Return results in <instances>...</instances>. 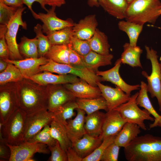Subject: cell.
Wrapping results in <instances>:
<instances>
[{
    "label": "cell",
    "instance_id": "obj_30",
    "mask_svg": "<svg viewBox=\"0 0 161 161\" xmlns=\"http://www.w3.org/2000/svg\"><path fill=\"white\" fill-rule=\"evenodd\" d=\"M113 58L112 54L102 55L92 50L83 56L88 68L95 73L99 67L111 65Z\"/></svg>",
    "mask_w": 161,
    "mask_h": 161
},
{
    "label": "cell",
    "instance_id": "obj_24",
    "mask_svg": "<svg viewBox=\"0 0 161 161\" xmlns=\"http://www.w3.org/2000/svg\"><path fill=\"white\" fill-rule=\"evenodd\" d=\"M140 127L137 124L126 122L116 135L114 143L120 147H127L141 132Z\"/></svg>",
    "mask_w": 161,
    "mask_h": 161
},
{
    "label": "cell",
    "instance_id": "obj_33",
    "mask_svg": "<svg viewBox=\"0 0 161 161\" xmlns=\"http://www.w3.org/2000/svg\"><path fill=\"white\" fill-rule=\"evenodd\" d=\"M78 108V106L76 101L69 102L53 112L54 120L66 126L67 121L75 115L74 110Z\"/></svg>",
    "mask_w": 161,
    "mask_h": 161
},
{
    "label": "cell",
    "instance_id": "obj_26",
    "mask_svg": "<svg viewBox=\"0 0 161 161\" xmlns=\"http://www.w3.org/2000/svg\"><path fill=\"white\" fill-rule=\"evenodd\" d=\"M123 51L120 58L122 64H127L131 67L142 68L140 57L143 50L139 46H132L129 43L123 45Z\"/></svg>",
    "mask_w": 161,
    "mask_h": 161
},
{
    "label": "cell",
    "instance_id": "obj_32",
    "mask_svg": "<svg viewBox=\"0 0 161 161\" xmlns=\"http://www.w3.org/2000/svg\"><path fill=\"white\" fill-rule=\"evenodd\" d=\"M119 29L127 35L129 43L132 46L137 45L139 35L142 31L143 25L127 20H121L118 24Z\"/></svg>",
    "mask_w": 161,
    "mask_h": 161
},
{
    "label": "cell",
    "instance_id": "obj_20",
    "mask_svg": "<svg viewBox=\"0 0 161 161\" xmlns=\"http://www.w3.org/2000/svg\"><path fill=\"white\" fill-rule=\"evenodd\" d=\"M77 98H94L102 96L97 86H92L81 79L78 82L63 84Z\"/></svg>",
    "mask_w": 161,
    "mask_h": 161
},
{
    "label": "cell",
    "instance_id": "obj_43",
    "mask_svg": "<svg viewBox=\"0 0 161 161\" xmlns=\"http://www.w3.org/2000/svg\"><path fill=\"white\" fill-rule=\"evenodd\" d=\"M48 147L51 152V155L48 161H68L66 152L61 147L58 141H57L54 146Z\"/></svg>",
    "mask_w": 161,
    "mask_h": 161
},
{
    "label": "cell",
    "instance_id": "obj_18",
    "mask_svg": "<svg viewBox=\"0 0 161 161\" xmlns=\"http://www.w3.org/2000/svg\"><path fill=\"white\" fill-rule=\"evenodd\" d=\"M98 25L96 15H89L74 23L72 27L73 36L78 38L89 40L95 34Z\"/></svg>",
    "mask_w": 161,
    "mask_h": 161
},
{
    "label": "cell",
    "instance_id": "obj_12",
    "mask_svg": "<svg viewBox=\"0 0 161 161\" xmlns=\"http://www.w3.org/2000/svg\"><path fill=\"white\" fill-rule=\"evenodd\" d=\"M55 7H52L47 13L37 14L34 11L31 13L35 18L39 19L43 22L42 31L47 35L67 27H72L75 23L70 18L64 20L57 17L55 12Z\"/></svg>",
    "mask_w": 161,
    "mask_h": 161
},
{
    "label": "cell",
    "instance_id": "obj_41",
    "mask_svg": "<svg viewBox=\"0 0 161 161\" xmlns=\"http://www.w3.org/2000/svg\"><path fill=\"white\" fill-rule=\"evenodd\" d=\"M68 45L79 55L84 56L91 51L88 40H83L73 36Z\"/></svg>",
    "mask_w": 161,
    "mask_h": 161
},
{
    "label": "cell",
    "instance_id": "obj_46",
    "mask_svg": "<svg viewBox=\"0 0 161 161\" xmlns=\"http://www.w3.org/2000/svg\"><path fill=\"white\" fill-rule=\"evenodd\" d=\"M69 65L76 68H88L84 61L83 56L78 54L69 47Z\"/></svg>",
    "mask_w": 161,
    "mask_h": 161
},
{
    "label": "cell",
    "instance_id": "obj_13",
    "mask_svg": "<svg viewBox=\"0 0 161 161\" xmlns=\"http://www.w3.org/2000/svg\"><path fill=\"white\" fill-rule=\"evenodd\" d=\"M47 110L53 112L65 104L75 100L76 98L63 84L47 85Z\"/></svg>",
    "mask_w": 161,
    "mask_h": 161
},
{
    "label": "cell",
    "instance_id": "obj_48",
    "mask_svg": "<svg viewBox=\"0 0 161 161\" xmlns=\"http://www.w3.org/2000/svg\"><path fill=\"white\" fill-rule=\"evenodd\" d=\"M66 151L68 161H82L83 158L79 155L72 146L68 148Z\"/></svg>",
    "mask_w": 161,
    "mask_h": 161
},
{
    "label": "cell",
    "instance_id": "obj_31",
    "mask_svg": "<svg viewBox=\"0 0 161 161\" xmlns=\"http://www.w3.org/2000/svg\"><path fill=\"white\" fill-rule=\"evenodd\" d=\"M50 132L52 137L59 143L61 147L65 151L72 146L66 126L53 120L50 124Z\"/></svg>",
    "mask_w": 161,
    "mask_h": 161
},
{
    "label": "cell",
    "instance_id": "obj_4",
    "mask_svg": "<svg viewBox=\"0 0 161 161\" xmlns=\"http://www.w3.org/2000/svg\"><path fill=\"white\" fill-rule=\"evenodd\" d=\"M26 115L19 108L4 124L0 122V134L6 143L16 145L24 142Z\"/></svg>",
    "mask_w": 161,
    "mask_h": 161
},
{
    "label": "cell",
    "instance_id": "obj_9",
    "mask_svg": "<svg viewBox=\"0 0 161 161\" xmlns=\"http://www.w3.org/2000/svg\"><path fill=\"white\" fill-rule=\"evenodd\" d=\"M19 108L15 83L0 85V122L4 124L15 112Z\"/></svg>",
    "mask_w": 161,
    "mask_h": 161
},
{
    "label": "cell",
    "instance_id": "obj_3",
    "mask_svg": "<svg viewBox=\"0 0 161 161\" xmlns=\"http://www.w3.org/2000/svg\"><path fill=\"white\" fill-rule=\"evenodd\" d=\"M161 9L160 0H133L129 4L125 19L141 25L154 24L161 15Z\"/></svg>",
    "mask_w": 161,
    "mask_h": 161
},
{
    "label": "cell",
    "instance_id": "obj_47",
    "mask_svg": "<svg viewBox=\"0 0 161 161\" xmlns=\"http://www.w3.org/2000/svg\"><path fill=\"white\" fill-rule=\"evenodd\" d=\"M10 151L4 141H0V157L3 159L9 160L10 156Z\"/></svg>",
    "mask_w": 161,
    "mask_h": 161
},
{
    "label": "cell",
    "instance_id": "obj_38",
    "mask_svg": "<svg viewBox=\"0 0 161 161\" xmlns=\"http://www.w3.org/2000/svg\"><path fill=\"white\" fill-rule=\"evenodd\" d=\"M38 41V49L39 57H44L51 46L47 35H45L42 31V25L38 24L34 28Z\"/></svg>",
    "mask_w": 161,
    "mask_h": 161
},
{
    "label": "cell",
    "instance_id": "obj_42",
    "mask_svg": "<svg viewBox=\"0 0 161 161\" xmlns=\"http://www.w3.org/2000/svg\"><path fill=\"white\" fill-rule=\"evenodd\" d=\"M18 8L7 5L0 1V25L7 26Z\"/></svg>",
    "mask_w": 161,
    "mask_h": 161
},
{
    "label": "cell",
    "instance_id": "obj_2",
    "mask_svg": "<svg viewBox=\"0 0 161 161\" xmlns=\"http://www.w3.org/2000/svg\"><path fill=\"white\" fill-rule=\"evenodd\" d=\"M128 161H161V137L147 134L138 136L124 148Z\"/></svg>",
    "mask_w": 161,
    "mask_h": 161
},
{
    "label": "cell",
    "instance_id": "obj_19",
    "mask_svg": "<svg viewBox=\"0 0 161 161\" xmlns=\"http://www.w3.org/2000/svg\"><path fill=\"white\" fill-rule=\"evenodd\" d=\"M30 79L41 85L49 84H64L73 83L80 81L81 79L72 74L56 75L48 71L36 74Z\"/></svg>",
    "mask_w": 161,
    "mask_h": 161
},
{
    "label": "cell",
    "instance_id": "obj_10",
    "mask_svg": "<svg viewBox=\"0 0 161 161\" xmlns=\"http://www.w3.org/2000/svg\"><path fill=\"white\" fill-rule=\"evenodd\" d=\"M10 151L9 161H34V155L37 153L48 154L50 152L48 146L42 143L24 142L15 145L6 143Z\"/></svg>",
    "mask_w": 161,
    "mask_h": 161
},
{
    "label": "cell",
    "instance_id": "obj_5",
    "mask_svg": "<svg viewBox=\"0 0 161 161\" xmlns=\"http://www.w3.org/2000/svg\"><path fill=\"white\" fill-rule=\"evenodd\" d=\"M146 58L149 60L151 65V72L148 75L145 71L142 74L147 80V91L151 98H156L159 106V110L161 112V69L157 52L152 48L145 45Z\"/></svg>",
    "mask_w": 161,
    "mask_h": 161
},
{
    "label": "cell",
    "instance_id": "obj_21",
    "mask_svg": "<svg viewBox=\"0 0 161 161\" xmlns=\"http://www.w3.org/2000/svg\"><path fill=\"white\" fill-rule=\"evenodd\" d=\"M103 140L100 135L94 137L86 133L81 138L71 141L72 147L83 158L91 154L99 146Z\"/></svg>",
    "mask_w": 161,
    "mask_h": 161
},
{
    "label": "cell",
    "instance_id": "obj_29",
    "mask_svg": "<svg viewBox=\"0 0 161 161\" xmlns=\"http://www.w3.org/2000/svg\"><path fill=\"white\" fill-rule=\"evenodd\" d=\"M92 51L104 55L110 54V46L107 36L97 29L92 37L88 40Z\"/></svg>",
    "mask_w": 161,
    "mask_h": 161
},
{
    "label": "cell",
    "instance_id": "obj_23",
    "mask_svg": "<svg viewBox=\"0 0 161 161\" xmlns=\"http://www.w3.org/2000/svg\"><path fill=\"white\" fill-rule=\"evenodd\" d=\"M140 85V90L136 99L137 104L139 106L146 109L154 117V122L150 124V129L157 126L161 127V115L156 111L149 99L147 84L141 81Z\"/></svg>",
    "mask_w": 161,
    "mask_h": 161
},
{
    "label": "cell",
    "instance_id": "obj_53",
    "mask_svg": "<svg viewBox=\"0 0 161 161\" xmlns=\"http://www.w3.org/2000/svg\"><path fill=\"white\" fill-rule=\"evenodd\" d=\"M87 4L89 6L91 7H97L99 6L98 0H88Z\"/></svg>",
    "mask_w": 161,
    "mask_h": 161
},
{
    "label": "cell",
    "instance_id": "obj_17",
    "mask_svg": "<svg viewBox=\"0 0 161 161\" xmlns=\"http://www.w3.org/2000/svg\"><path fill=\"white\" fill-rule=\"evenodd\" d=\"M126 122L117 111H108L105 113L102 131L100 135L103 139L109 136L117 135Z\"/></svg>",
    "mask_w": 161,
    "mask_h": 161
},
{
    "label": "cell",
    "instance_id": "obj_39",
    "mask_svg": "<svg viewBox=\"0 0 161 161\" xmlns=\"http://www.w3.org/2000/svg\"><path fill=\"white\" fill-rule=\"evenodd\" d=\"M27 142L30 143H44L49 147L55 145L57 140L52 136L50 132V126L47 125Z\"/></svg>",
    "mask_w": 161,
    "mask_h": 161
},
{
    "label": "cell",
    "instance_id": "obj_14",
    "mask_svg": "<svg viewBox=\"0 0 161 161\" xmlns=\"http://www.w3.org/2000/svg\"><path fill=\"white\" fill-rule=\"evenodd\" d=\"M121 64L120 58H119L117 60L112 68L104 71L98 70L96 73L97 75L101 77L102 81L110 82L120 88L128 95H131L132 91L140 89V85H129L123 79L119 73V69Z\"/></svg>",
    "mask_w": 161,
    "mask_h": 161
},
{
    "label": "cell",
    "instance_id": "obj_36",
    "mask_svg": "<svg viewBox=\"0 0 161 161\" xmlns=\"http://www.w3.org/2000/svg\"><path fill=\"white\" fill-rule=\"evenodd\" d=\"M72 27H67L47 35L51 45L69 44L73 36Z\"/></svg>",
    "mask_w": 161,
    "mask_h": 161
},
{
    "label": "cell",
    "instance_id": "obj_51",
    "mask_svg": "<svg viewBox=\"0 0 161 161\" xmlns=\"http://www.w3.org/2000/svg\"><path fill=\"white\" fill-rule=\"evenodd\" d=\"M46 5L52 7H60L66 3L65 0H45Z\"/></svg>",
    "mask_w": 161,
    "mask_h": 161
},
{
    "label": "cell",
    "instance_id": "obj_40",
    "mask_svg": "<svg viewBox=\"0 0 161 161\" xmlns=\"http://www.w3.org/2000/svg\"><path fill=\"white\" fill-rule=\"evenodd\" d=\"M116 135L109 136L103 139L100 145L91 154L83 158L82 161H99L107 147L114 142Z\"/></svg>",
    "mask_w": 161,
    "mask_h": 161
},
{
    "label": "cell",
    "instance_id": "obj_28",
    "mask_svg": "<svg viewBox=\"0 0 161 161\" xmlns=\"http://www.w3.org/2000/svg\"><path fill=\"white\" fill-rule=\"evenodd\" d=\"M76 101L78 108L83 110L87 115L100 110L108 111L106 102L102 96L94 98H77Z\"/></svg>",
    "mask_w": 161,
    "mask_h": 161
},
{
    "label": "cell",
    "instance_id": "obj_22",
    "mask_svg": "<svg viewBox=\"0 0 161 161\" xmlns=\"http://www.w3.org/2000/svg\"><path fill=\"white\" fill-rule=\"evenodd\" d=\"M77 114L73 119L67 121L66 126L68 137L71 141L80 139L86 133L84 125L85 112L83 110L78 108Z\"/></svg>",
    "mask_w": 161,
    "mask_h": 161
},
{
    "label": "cell",
    "instance_id": "obj_15",
    "mask_svg": "<svg viewBox=\"0 0 161 161\" xmlns=\"http://www.w3.org/2000/svg\"><path fill=\"white\" fill-rule=\"evenodd\" d=\"M97 84L101 91L102 96L106 102L108 111L114 109L127 102L130 97L131 95L125 93L118 86L112 87L104 85L99 81Z\"/></svg>",
    "mask_w": 161,
    "mask_h": 161
},
{
    "label": "cell",
    "instance_id": "obj_57",
    "mask_svg": "<svg viewBox=\"0 0 161 161\" xmlns=\"http://www.w3.org/2000/svg\"></svg>",
    "mask_w": 161,
    "mask_h": 161
},
{
    "label": "cell",
    "instance_id": "obj_25",
    "mask_svg": "<svg viewBox=\"0 0 161 161\" xmlns=\"http://www.w3.org/2000/svg\"><path fill=\"white\" fill-rule=\"evenodd\" d=\"M100 6L109 14L120 20L125 19L129 3L126 0H98Z\"/></svg>",
    "mask_w": 161,
    "mask_h": 161
},
{
    "label": "cell",
    "instance_id": "obj_34",
    "mask_svg": "<svg viewBox=\"0 0 161 161\" xmlns=\"http://www.w3.org/2000/svg\"><path fill=\"white\" fill-rule=\"evenodd\" d=\"M38 43L36 37L32 39H29L25 36L21 38V41L18 44V47L22 56L25 58L39 57Z\"/></svg>",
    "mask_w": 161,
    "mask_h": 161
},
{
    "label": "cell",
    "instance_id": "obj_50",
    "mask_svg": "<svg viewBox=\"0 0 161 161\" xmlns=\"http://www.w3.org/2000/svg\"><path fill=\"white\" fill-rule=\"evenodd\" d=\"M0 1L10 6L18 8L23 7L22 0H0Z\"/></svg>",
    "mask_w": 161,
    "mask_h": 161
},
{
    "label": "cell",
    "instance_id": "obj_56",
    "mask_svg": "<svg viewBox=\"0 0 161 161\" xmlns=\"http://www.w3.org/2000/svg\"><path fill=\"white\" fill-rule=\"evenodd\" d=\"M160 14L161 15V9L160 11Z\"/></svg>",
    "mask_w": 161,
    "mask_h": 161
},
{
    "label": "cell",
    "instance_id": "obj_1",
    "mask_svg": "<svg viewBox=\"0 0 161 161\" xmlns=\"http://www.w3.org/2000/svg\"><path fill=\"white\" fill-rule=\"evenodd\" d=\"M15 85L19 108L27 114L47 110V85H41L24 78L15 83Z\"/></svg>",
    "mask_w": 161,
    "mask_h": 161
},
{
    "label": "cell",
    "instance_id": "obj_27",
    "mask_svg": "<svg viewBox=\"0 0 161 161\" xmlns=\"http://www.w3.org/2000/svg\"><path fill=\"white\" fill-rule=\"evenodd\" d=\"M105 113L99 111L87 115L85 117L84 127L88 134L98 137L101 133Z\"/></svg>",
    "mask_w": 161,
    "mask_h": 161
},
{
    "label": "cell",
    "instance_id": "obj_11",
    "mask_svg": "<svg viewBox=\"0 0 161 161\" xmlns=\"http://www.w3.org/2000/svg\"><path fill=\"white\" fill-rule=\"evenodd\" d=\"M54 120L52 112L43 110L27 114L24 131V141L27 142Z\"/></svg>",
    "mask_w": 161,
    "mask_h": 161
},
{
    "label": "cell",
    "instance_id": "obj_55",
    "mask_svg": "<svg viewBox=\"0 0 161 161\" xmlns=\"http://www.w3.org/2000/svg\"><path fill=\"white\" fill-rule=\"evenodd\" d=\"M129 3H130L133 0H126Z\"/></svg>",
    "mask_w": 161,
    "mask_h": 161
},
{
    "label": "cell",
    "instance_id": "obj_45",
    "mask_svg": "<svg viewBox=\"0 0 161 161\" xmlns=\"http://www.w3.org/2000/svg\"><path fill=\"white\" fill-rule=\"evenodd\" d=\"M7 26H0V57L3 59H9V53L5 39Z\"/></svg>",
    "mask_w": 161,
    "mask_h": 161
},
{
    "label": "cell",
    "instance_id": "obj_7",
    "mask_svg": "<svg viewBox=\"0 0 161 161\" xmlns=\"http://www.w3.org/2000/svg\"><path fill=\"white\" fill-rule=\"evenodd\" d=\"M139 92L131 96L129 100L114 110L118 111L123 118L126 122L137 125L141 129L146 130L147 127L144 123L145 120L154 121V118L145 109H141L138 106L136 99Z\"/></svg>",
    "mask_w": 161,
    "mask_h": 161
},
{
    "label": "cell",
    "instance_id": "obj_37",
    "mask_svg": "<svg viewBox=\"0 0 161 161\" xmlns=\"http://www.w3.org/2000/svg\"><path fill=\"white\" fill-rule=\"evenodd\" d=\"M24 78L20 71L13 64L8 63L6 68L0 73V84L16 83Z\"/></svg>",
    "mask_w": 161,
    "mask_h": 161
},
{
    "label": "cell",
    "instance_id": "obj_16",
    "mask_svg": "<svg viewBox=\"0 0 161 161\" xmlns=\"http://www.w3.org/2000/svg\"><path fill=\"white\" fill-rule=\"evenodd\" d=\"M5 61L14 65L20 71L23 77L29 78L41 72L40 67L46 64L49 59L45 57L35 58H26L20 60L3 59Z\"/></svg>",
    "mask_w": 161,
    "mask_h": 161
},
{
    "label": "cell",
    "instance_id": "obj_49",
    "mask_svg": "<svg viewBox=\"0 0 161 161\" xmlns=\"http://www.w3.org/2000/svg\"><path fill=\"white\" fill-rule=\"evenodd\" d=\"M23 4H25L32 13L34 11L33 10L32 6L33 4L35 2L39 3L41 7L47 12L48 10L46 8L45 6V0H22Z\"/></svg>",
    "mask_w": 161,
    "mask_h": 161
},
{
    "label": "cell",
    "instance_id": "obj_6",
    "mask_svg": "<svg viewBox=\"0 0 161 161\" xmlns=\"http://www.w3.org/2000/svg\"><path fill=\"white\" fill-rule=\"evenodd\" d=\"M40 70L60 75L72 74L76 75L90 85L97 86V83L102 81L101 77L88 68L79 69L69 64L59 63L51 59L46 64L41 66Z\"/></svg>",
    "mask_w": 161,
    "mask_h": 161
},
{
    "label": "cell",
    "instance_id": "obj_52",
    "mask_svg": "<svg viewBox=\"0 0 161 161\" xmlns=\"http://www.w3.org/2000/svg\"><path fill=\"white\" fill-rule=\"evenodd\" d=\"M8 63L5 61L3 59H0V72L3 71L7 67Z\"/></svg>",
    "mask_w": 161,
    "mask_h": 161
},
{
    "label": "cell",
    "instance_id": "obj_8",
    "mask_svg": "<svg viewBox=\"0 0 161 161\" xmlns=\"http://www.w3.org/2000/svg\"><path fill=\"white\" fill-rule=\"evenodd\" d=\"M25 9L26 7L18 8L7 26L5 39L11 60L23 59L20 53L16 38L20 26H21L24 29H27V24L25 21H23L22 18V13Z\"/></svg>",
    "mask_w": 161,
    "mask_h": 161
},
{
    "label": "cell",
    "instance_id": "obj_44",
    "mask_svg": "<svg viewBox=\"0 0 161 161\" xmlns=\"http://www.w3.org/2000/svg\"><path fill=\"white\" fill-rule=\"evenodd\" d=\"M120 148L114 142L113 143L106 148L100 161H117Z\"/></svg>",
    "mask_w": 161,
    "mask_h": 161
},
{
    "label": "cell",
    "instance_id": "obj_54",
    "mask_svg": "<svg viewBox=\"0 0 161 161\" xmlns=\"http://www.w3.org/2000/svg\"><path fill=\"white\" fill-rule=\"evenodd\" d=\"M159 61H160L159 62H160V65L161 69V56H160V58Z\"/></svg>",
    "mask_w": 161,
    "mask_h": 161
},
{
    "label": "cell",
    "instance_id": "obj_35",
    "mask_svg": "<svg viewBox=\"0 0 161 161\" xmlns=\"http://www.w3.org/2000/svg\"><path fill=\"white\" fill-rule=\"evenodd\" d=\"M69 54L68 44L52 45L44 57L59 63L69 64Z\"/></svg>",
    "mask_w": 161,
    "mask_h": 161
}]
</instances>
